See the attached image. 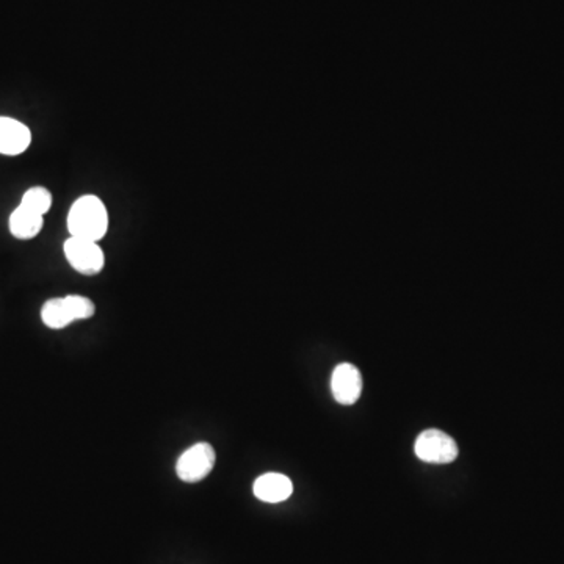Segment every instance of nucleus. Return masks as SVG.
Here are the masks:
<instances>
[{
    "mask_svg": "<svg viewBox=\"0 0 564 564\" xmlns=\"http://www.w3.org/2000/svg\"><path fill=\"white\" fill-rule=\"evenodd\" d=\"M31 143V132L18 119L0 116V154L19 156Z\"/></svg>",
    "mask_w": 564,
    "mask_h": 564,
    "instance_id": "0eeeda50",
    "label": "nucleus"
},
{
    "mask_svg": "<svg viewBox=\"0 0 564 564\" xmlns=\"http://www.w3.org/2000/svg\"><path fill=\"white\" fill-rule=\"evenodd\" d=\"M331 390L334 398L340 405H355L363 392V376L356 365L338 363L332 372Z\"/></svg>",
    "mask_w": 564,
    "mask_h": 564,
    "instance_id": "423d86ee",
    "label": "nucleus"
},
{
    "mask_svg": "<svg viewBox=\"0 0 564 564\" xmlns=\"http://www.w3.org/2000/svg\"><path fill=\"white\" fill-rule=\"evenodd\" d=\"M252 492L259 500L265 503H281L292 495L294 484L288 476L269 472L257 478L252 486Z\"/></svg>",
    "mask_w": 564,
    "mask_h": 564,
    "instance_id": "6e6552de",
    "label": "nucleus"
},
{
    "mask_svg": "<svg viewBox=\"0 0 564 564\" xmlns=\"http://www.w3.org/2000/svg\"><path fill=\"white\" fill-rule=\"evenodd\" d=\"M215 450L209 442L194 444L182 453L175 464V474L184 483L202 482L215 467Z\"/></svg>",
    "mask_w": 564,
    "mask_h": 564,
    "instance_id": "20e7f679",
    "label": "nucleus"
},
{
    "mask_svg": "<svg viewBox=\"0 0 564 564\" xmlns=\"http://www.w3.org/2000/svg\"><path fill=\"white\" fill-rule=\"evenodd\" d=\"M43 215L31 212L30 209L19 204L10 215V232L19 240H30L37 237L43 229Z\"/></svg>",
    "mask_w": 564,
    "mask_h": 564,
    "instance_id": "1a4fd4ad",
    "label": "nucleus"
},
{
    "mask_svg": "<svg viewBox=\"0 0 564 564\" xmlns=\"http://www.w3.org/2000/svg\"><path fill=\"white\" fill-rule=\"evenodd\" d=\"M414 451L419 459L432 464L453 463L459 453L455 439L439 430L422 432L415 440Z\"/></svg>",
    "mask_w": 564,
    "mask_h": 564,
    "instance_id": "39448f33",
    "label": "nucleus"
},
{
    "mask_svg": "<svg viewBox=\"0 0 564 564\" xmlns=\"http://www.w3.org/2000/svg\"><path fill=\"white\" fill-rule=\"evenodd\" d=\"M63 251H64V257H66L69 265L81 275H99L106 265V256L99 246V242L69 237L64 242Z\"/></svg>",
    "mask_w": 564,
    "mask_h": 564,
    "instance_id": "7ed1b4c3",
    "label": "nucleus"
},
{
    "mask_svg": "<svg viewBox=\"0 0 564 564\" xmlns=\"http://www.w3.org/2000/svg\"><path fill=\"white\" fill-rule=\"evenodd\" d=\"M94 312L96 306L90 298L81 295H68L46 301L41 309V320L50 329H63L73 321L91 319Z\"/></svg>",
    "mask_w": 564,
    "mask_h": 564,
    "instance_id": "f03ea898",
    "label": "nucleus"
},
{
    "mask_svg": "<svg viewBox=\"0 0 564 564\" xmlns=\"http://www.w3.org/2000/svg\"><path fill=\"white\" fill-rule=\"evenodd\" d=\"M21 206L27 207L31 212L39 213L44 217L52 207V193L44 187L29 188L21 200Z\"/></svg>",
    "mask_w": 564,
    "mask_h": 564,
    "instance_id": "9d476101",
    "label": "nucleus"
},
{
    "mask_svg": "<svg viewBox=\"0 0 564 564\" xmlns=\"http://www.w3.org/2000/svg\"><path fill=\"white\" fill-rule=\"evenodd\" d=\"M68 231L71 237L99 242L108 231V212L100 198L85 194L75 201L68 213Z\"/></svg>",
    "mask_w": 564,
    "mask_h": 564,
    "instance_id": "f257e3e1",
    "label": "nucleus"
}]
</instances>
